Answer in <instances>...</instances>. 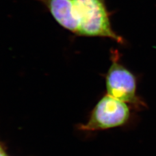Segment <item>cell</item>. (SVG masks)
Returning a JSON list of instances; mask_svg holds the SVG:
<instances>
[{"mask_svg":"<svg viewBox=\"0 0 156 156\" xmlns=\"http://www.w3.org/2000/svg\"><path fill=\"white\" fill-rule=\"evenodd\" d=\"M72 14L78 27L77 35L107 37L123 43L111 28L105 0H72Z\"/></svg>","mask_w":156,"mask_h":156,"instance_id":"cell-1","label":"cell"},{"mask_svg":"<svg viewBox=\"0 0 156 156\" xmlns=\"http://www.w3.org/2000/svg\"><path fill=\"white\" fill-rule=\"evenodd\" d=\"M129 116L127 103L107 94L98 102L89 120L80 128L84 131H98L116 128L128 122Z\"/></svg>","mask_w":156,"mask_h":156,"instance_id":"cell-2","label":"cell"},{"mask_svg":"<svg viewBox=\"0 0 156 156\" xmlns=\"http://www.w3.org/2000/svg\"><path fill=\"white\" fill-rule=\"evenodd\" d=\"M116 52L112 57L113 62L106 76L107 94L125 103L140 105L136 94V80L131 72L119 63Z\"/></svg>","mask_w":156,"mask_h":156,"instance_id":"cell-3","label":"cell"},{"mask_svg":"<svg viewBox=\"0 0 156 156\" xmlns=\"http://www.w3.org/2000/svg\"><path fill=\"white\" fill-rule=\"evenodd\" d=\"M47 7L55 20L64 28L77 35L78 27L72 14V0H38Z\"/></svg>","mask_w":156,"mask_h":156,"instance_id":"cell-4","label":"cell"},{"mask_svg":"<svg viewBox=\"0 0 156 156\" xmlns=\"http://www.w3.org/2000/svg\"><path fill=\"white\" fill-rule=\"evenodd\" d=\"M0 156H6V155L5 154V153L3 152V151L1 147H0Z\"/></svg>","mask_w":156,"mask_h":156,"instance_id":"cell-5","label":"cell"}]
</instances>
